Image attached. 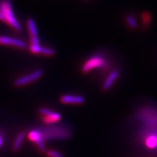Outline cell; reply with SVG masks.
I'll return each mask as SVG.
<instances>
[{"instance_id":"obj_12","label":"cell","mask_w":157,"mask_h":157,"mask_svg":"<svg viewBox=\"0 0 157 157\" xmlns=\"http://www.w3.org/2000/svg\"><path fill=\"white\" fill-rule=\"evenodd\" d=\"M24 137H25L24 132H21L18 135H17V136L16 137V138H15V140L14 141V143H13V150H14L15 151H18V149L20 148V147H21V144H22V142L23 139H24Z\"/></svg>"},{"instance_id":"obj_7","label":"cell","mask_w":157,"mask_h":157,"mask_svg":"<svg viewBox=\"0 0 157 157\" xmlns=\"http://www.w3.org/2000/svg\"><path fill=\"white\" fill-rule=\"evenodd\" d=\"M28 137L30 140L32 142L35 143L36 144L37 147L39 149V151L42 152H44L46 151V148H45L44 143L43 142L42 140V137H41L40 133L38 131L37 129H31L30 132L28 134Z\"/></svg>"},{"instance_id":"obj_4","label":"cell","mask_w":157,"mask_h":157,"mask_svg":"<svg viewBox=\"0 0 157 157\" xmlns=\"http://www.w3.org/2000/svg\"><path fill=\"white\" fill-rule=\"evenodd\" d=\"M108 66V63L105 60V58L101 56H94L91 57L89 60L84 63V64L82 66V71L84 73L90 71L91 70L95 69V68H105Z\"/></svg>"},{"instance_id":"obj_6","label":"cell","mask_w":157,"mask_h":157,"mask_svg":"<svg viewBox=\"0 0 157 157\" xmlns=\"http://www.w3.org/2000/svg\"><path fill=\"white\" fill-rule=\"evenodd\" d=\"M39 112L43 115V121L45 123L51 124L57 122L61 119V116L60 113L54 112V111L44 109V108H41L39 109Z\"/></svg>"},{"instance_id":"obj_3","label":"cell","mask_w":157,"mask_h":157,"mask_svg":"<svg viewBox=\"0 0 157 157\" xmlns=\"http://www.w3.org/2000/svg\"><path fill=\"white\" fill-rule=\"evenodd\" d=\"M0 21L8 23L17 31L21 30V25L15 18L9 0H3L0 2Z\"/></svg>"},{"instance_id":"obj_1","label":"cell","mask_w":157,"mask_h":157,"mask_svg":"<svg viewBox=\"0 0 157 157\" xmlns=\"http://www.w3.org/2000/svg\"><path fill=\"white\" fill-rule=\"evenodd\" d=\"M43 142L49 140H66L71 137V131L63 126H50L37 129Z\"/></svg>"},{"instance_id":"obj_9","label":"cell","mask_w":157,"mask_h":157,"mask_svg":"<svg viewBox=\"0 0 157 157\" xmlns=\"http://www.w3.org/2000/svg\"><path fill=\"white\" fill-rule=\"evenodd\" d=\"M30 50L33 53H40L44 56H53L56 53V51L52 49L49 48H44V47L40 46V44H31Z\"/></svg>"},{"instance_id":"obj_17","label":"cell","mask_w":157,"mask_h":157,"mask_svg":"<svg viewBox=\"0 0 157 157\" xmlns=\"http://www.w3.org/2000/svg\"><path fill=\"white\" fill-rule=\"evenodd\" d=\"M2 143H3V137L2 136V135L0 134V146L2 145Z\"/></svg>"},{"instance_id":"obj_13","label":"cell","mask_w":157,"mask_h":157,"mask_svg":"<svg viewBox=\"0 0 157 157\" xmlns=\"http://www.w3.org/2000/svg\"><path fill=\"white\" fill-rule=\"evenodd\" d=\"M27 25H28V28L29 33H30L31 36H37V29L36 26V23L33 19H29L27 21Z\"/></svg>"},{"instance_id":"obj_8","label":"cell","mask_w":157,"mask_h":157,"mask_svg":"<svg viewBox=\"0 0 157 157\" xmlns=\"http://www.w3.org/2000/svg\"><path fill=\"white\" fill-rule=\"evenodd\" d=\"M0 44L12 45L19 48H26V44L23 41L7 36H0Z\"/></svg>"},{"instance_id":"obj_10","label":"cell","mask_w":157,"mask_h":157,"mask_svg":"<svg viewBox=\"0 0 157 157\" xmlns=\"http://www.w3.org/2000/svg\"><path fill=\"white\" fill-rule=\"evenodd\" d=\"M60 101L65 104H81L84 102V98L79 95H65L60 98Z\"/></svg>"},{"instance_id":"obj_14","label":"cell","mask_w":157,"mask_h":157,"mask_svg":"<svg viewBox=\"0 0 157 157\" xmlns=\"http://www.w3.org/2000/svg\"><path fill=\"white\" fill-rule=\"evenodd\" d=\"M126 21L128 23L129 27H131L132 29H136L137 28V22L134 19V17L131 15H127L126 17Z\"/></svg>"},{"instance_id":"obj_5","label":"cell","mask_w":157,"mask_h":157,"mask_svg":"<svg viewBox=\"0 0 157 157\" xmlns=\"http://www.w3.org/2000/svg\"><path fill=\"white\" fill-rule=\"evenodd\" d=\"M42 75V71L41 70H36L32 73L28 74V75L22 76V77L17 78L15 80L14 84L16 87H21V86L25 85L30 83L31 82H34L35 80L38 79Z\"/></svg>"},{"instance_id":"obj_2","label":"cell","mask_w":157,"mask_h":157,"mask_svg":"<svg viewBox=\"0 0 157 157\" xmlns=\"http://www.w3.org/2000/svg\"><path fill=\"white\" fill-rule=\"evenodd\" d=\"M147 128L139 135V140L146 151L157 155V128Z\"/></svg>"},{"instance_id":"obj_11","label":"cell","mask_w":157,"mask_h":157,"mask_svg":"<svg viewBox=\"0 0 157 157\" xmlns=\"http://www.w3.org/2000/svg\"><path fill=\"white\" fill-rule=\"evenodd\" d=\"M118 76H119V71H112L111 73L109 74V76H108L106 79H105V82H104L103 85V90H108L111 88L113 82L116 79H117Z\"/></svg>"},{"instance_id":"obj_15","label":"cell","mask_w":157,"mask_h":157,"mask_svg":"<svg viewBox=\"0 0 157 157\" xmlns=\"http://www.w3.org/2000/svg\"><path fill=\"white\" fill-rule=\"evenodd\" d=\"M47 155H48V157H63V155L61 153L56 151L54 150H50L47 152Z\"/></svg>"},{"instance_id":"obj_16","label":"cell","mask_w":157,"mask_h":157,"mask_svg":"<svg viewBox=\"0 0 157 157\" xmlns=\"http://www.w3.org/2000/svg\"><path fill=\"white\" fill-rule=\"evenodd\" d=\"M31 44H39V40L37 36L31 37Z\"/></svg>"}]
</instances>
